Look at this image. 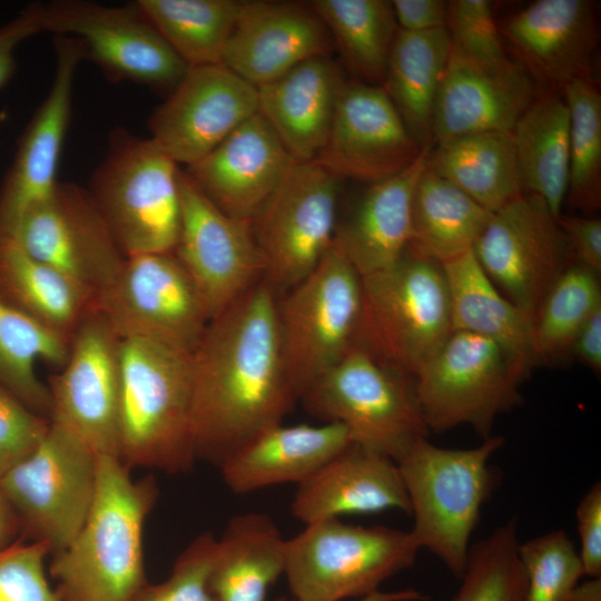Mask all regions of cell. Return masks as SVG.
<instances>
[{"label": "cell", "mask_w": 601, "mask_h": 601, "mask_svg": "<svg viewBox=\"0 0 601 601\" xmlns=\"http://www.w3.org/2000/svg\"><path fill=\"white\" fill-rule=\"evenodd\" d=\"M351 444L347 428L339 423H282L248 442L219 471L236 494L285 483L298 485Z\"/></svg>", "instance_id": "28"}, {"label": "cell", "mask_w": 601, "mask_h": 601, "mask_svg": "<svg viewBox=\"0 0 601 601\" xmlns=\"http://www.w3.org/2000/svg\"><path fill=\"white\" fill-rule=\"evenodd\" d=\"M179 194L180 226L173 254L210 321L263 280L264 263L252 221L220 210L183 169Z\"/></svg>", "instance_id": "16"}, {"label": "cell", "mask_w": 601, "mask_h": 601, "mask_svg": "<svg viewBox=\"0 0 601 601\" xmlns=\"http://www.w3.org/2000/svg\"><path fill=\"white\" fill-rule=\"evenodd\" d=\"M433 146L400 174L368 185L334 240L361 277L395 264L411 236L412 200Z\"/></svg>", "instance_id": "29"}, {"label": "cell", "mask_w": 601, "mask_h": 601, "mask_svg": "<svg viewBox=\"0 0 601 601\" xmlns=\"http://www.w3.org/2000/svg\"><path fill=\"white\" fill-rule=\"evenodd\" d=\"M118 457L128 469L177 474L193 467L189 355L148 339H121Z\"/></svg>", "instance_id": "3"}, {"label": "cell", "mask_w": 601, "mask_h": 601, "mask_svg": "<svg viewBox=\"0 0 601 601\" xmlns=\"http://www.w3.org/2000/svg\"><path fill=\"white\" fill-rule=\"evenodd\" d=\"M472 252L496 288L532 323L571 263L556 218L540 196L526 191L493 213Z\"/></svg>", "instance_id": "15"}, {"label": "cell", "mask_w": 601, "mask_h": 601, "mask_svg": "<svg viewBox=\"0 0 601 601\" xmlns=\"http://www.w3.org/2000/svg\"><path fill=\"white\" fill-rule=\"evenodd\" d=\"M420 550L411 531L328 519L286 540L284 575L298 601L358 599L411 568Z\"/></svg>", "instance_id": "7"}, {"label": "cell", "mask_w": 601, "mask_h": 601, "mask_svg": "<svg viewBox=\"0 0 601 601\" xmlns=\"http://www.w3.org/2000/svg\"><path fill=\"white\" fill-rule=\"evenodd\" d=\"M43 543L19 539L0 550V601H59L45 571Z\"/></svg>", "instance_id": "46"}, {"label": "cell", "mask_w": 601, "mask_h": 601, "mask_svg": "<svg viewBox=\"0 0 601 601\" xmlns=\"http://www.w3.org/2000/svg\"><path fill=\"white\" fill-rule=\"evenodd\" d=\"M539 93L519 63L491 69L452 48L435 99L432 145L470 134L511 132Z\"/></svg>", "instance_id": "25"}, {"label": "cell", "mask_w": 601, "mask_h": 601, "mask_svg": "<svg viewBox=\"0 0 601 601\" xmlns=\"http://www.w3.org/2000/svg\"><path fill=\"white\" fill-rule=\"evenodd\" d=\"M188 67L221 63L242 1L137 0L135 2Z\"/></svg>", "instance_id": "39"}, {"label": "cell", "mask_w": 601, "mask_h": 601, "mask_svg": "<svg viewBox=\"0 0 601 601\" xmlns=\"http://www.w3.org/2000/svg\"><path fill=\"white\" fill-rule=\"evenodd\" d=\"M0 297L70 342L95 308V295L32 257L12 237L0 238Z\"/></svg>", "instance_id": "32"}, {"label": "cell", "mask_w": 601, "mask_h": 601, "mask_svg": "<svg viewBox=\"0 0 601 601\" xmlns=\"http://www.w3.org/2000/svg\"><path fill=\"white\" fill-rule=\"evenodd\" d=\"M492 215L426 165L413 194L407 248L443 264L472 250Z\"/></svg>", "instance_id": "36"}, {"label": "cell", "mask_w": 601, "mask_h": 601, "mask_svg": "<svg viewBox=\"0 0 601 601\" xmlns=\"http://www.w3.org/2000/svg\"><path fill=\"white\" fill-rule=\"evenodd\" d=\"M564 235L570 262L601 274V219L561 214L556 219Z\"/></svg>", "instance_id": "49"}, {"label": "cell", "mask_w": 601, "mask_h": 601, "mask_svg": "<svg viewBox=\"0 0 601 601\" xmlns=\"http://www.w3.org/2000/svg\"><path fill=\"white\" fill-rule=\"evenodd\" d=\"M69 345L0 297V385L47 418L52 410L51 396L36 373V362L42 359L61 368Z\"/></svg>", "instance_id": "38"}, {"label": "cell", "mask_w": 601, "mask_h": 601, "mask_svg": "<svg viewBox=\"0 0 601 601\" xmlns=\"http://www.w3.org/2000/svg\"><path fill=\"white\" fill-rule=\"evenodd\" d=\"M20 539L18 519L8 500L0 490V550Z\"/></svg>", "instance_id": "53"}, {"label": "cell", "mask_w": 601, "mask_h": 601, "mask_svg": "<svg viewBox=\"0 0 601 601\" xmlns=\"http://www.w3.org/2000/svg\"><path fill=\"white\" fill-rule=\"evenodd\" d=\"M217 539L197 535L178 555L171 573L160 583L146 582L131 601H216L208 578Z\"/></svg>", "instance_id": "45"}, {"label": "cell", "mask_w": 601, "mask_h": 601, "mask_svg": "<svg viewBox=\"0 0 601 601\" xmlns=\"http://www.w3.org/2000/svg\"><path fill=\"white\" fill-rule=\"evenodd\" d=\"M446 28L408 32L398 29L381 85L415 141L432 145L437 91L451 55Z\"/></svg>", "instance_id": "33"}, {"label": "cell", "mask_w": 601, "mask_h": 601, "mask_svg": "<svg viewBox=\"0 0 601 601\" xmlns=\"http://www.w3.org/2000/svg\"><path fill=\"white\" fill-rule=\"evenodd\" d=\"M523 189L558 219L569 179L570 116L562 92H540L511 131Z\"/></svg>", "instance_id": "34"}, {"label": "cell", "mask_w": 601, "mask_h": 601, "mask_svg": "<svg viewBox=\"0 0 601 601\" xmlns=\"http://www.w3.org/2000/svg\"><path fill=\"white\" fill-rule=\"evenodd\" d=\"M502 444V436H490L457 450L422 439L396 462L414 518L413 538L455 575L464 571L472 533L493 489L489 461Z\"/></svg>", "instance_id": "5"}, {"label": "cell", "mask_w": 601, "mask_h": 601, "mask_svg": "<svg viewBox=\"0 0 601 601\" xmlns=\"http://www.w3.org/2000/svg\"><path fill=\"white\" fill-rule=\"evenodd\" d=\"M300 401L312 415L345 426L354 444L395 462L430 432L412 378L356 345Z\"/></svg>", "instance_id": "9"}, {"label": "cell", "mask_w": 601, "mask_h": 601, "mask_svg": "<svg viewBox=\"0 0 601 601\" xmlns=\"http://www.w3.org/2000/svg\"><path fill=\"white\" fill-rule=\"evenodd\" d=\"M120 345L95 307L72 335L60 372L49 378V418L75 432L97 455L118 457Z\"/></svg>", "instance_id": "18"}, {"label": "cell", "mask_w": 601, "mask_h": 601, "mask_svg": "<svg viewBox=\"0 0 601 601\" xmlns=\"http://www.w3.org/2000/svg\"><path fill=\"white\" fill-rule=\"evenodd\" d=\"M9 237L95 297L126 259L88 190L75 183L58 180Z\"/></svg>", "instance_id": "17"}, {"label": "cell", "mask_w": 601, "mask_h": 601, "mask_svg": "<svg viewBox=\"0 0 601 601\" xmlns=\"http://www.w3.org/2000/svg\"><path fill=\"white\" fill-rule=\"evenodd\" d=\"M427 168L492 213L524 193L511 132L470 134L436 144Z\"/></svg>", "instance_id": "35"}, {"label": "cell", "mask_w": 601, "mask_h": 601, "mask_svg": "<svg viewBox=\"0 0 601 601\" xmlns=\"http://www.w3.org/2000/svg\"><path fill=\"white\" fill-rule=\"evenodd\" d=\"M391 509L410 513L396 462L354 443L299 483L290 504L292 515L305 525Z\"/></svg>", "instance_id": "26"}, {"label": "cell", "mask_w": 601, "mask_h": 601, "mask_svg": "<svg viewBox=\"0 0 601 601\" xmlns=\"http://www.w3.org/2000/svg\"><path fill=\"white\" fill-rule=\"evenodd\" d=\"M41 3H30L12 20L0 27V89L16 70V50L26 39L42 32Z\"/></svg>", "instance_id": "50"}, {"label": "cell", "mask_w": 601, "mask_h": 601, "mask_svg": "<svg viewBox=\"0 0 601 601\" xmlns=\"http://www.w3.org/2000/svg\"><path fill=\"white\" fill-rule=\"evenodd\" d=\"M293 162L258 111L185 171L220 210L252 221Z\"/></svg>", "instance_id": "24"}, {"label": "cell", "mask_w": 601, "mask_h": 601, "mask_svg": "<svg viewBox=\"0 0 601 601\" xmlns=\"http://www.w3.org/2000/svg\"><path fill=\"white\" fill-rule=\"evenodd\" d=\"M98 455L70 428L49 418L38 446L0 476V490L20 526V539L65 550L93 501Z\"/></svg>", "instance_id": "10"}, {"label": "cell", "mask_w": 601, "mask_h": 601, "mask_svg": "<svg viewBox=\"0 0 601 601\" xmlns=\"http://www.w3.org/2000/svg\"><path fill=\"white\" fill-rule=\"evenodd\" d=\"M48 427L49 418L0 385V476L38 446Z\"/></svg>", "instance_id": "47"}, {"label": "cell", "mask_w": 601, "mask_h": 601, "mask_svg": "<svg viewBox=\"0 0 601 601\" xmlns=\"http://www.w3.org/2000/svg\"><path fill=\"white\" fill-rule=\"evenodd\" d=\"M528 372L495 342L453 331L412 378L428 431L471 426L489 439L496 416L516 406Z\"/></svg>", "instance_id": "11"}, {"label": "cell", "mask_w": 601, "mask_h": 601, "mask_svg": "<svg viewBox=\"0 0 601 601\" xmlns=\"http://www.w3.org/2000/svg\"><path fill=\"white\" fill-rule=\"evenodd\" d=\"M344 81L329 56H317L257 88L258 111L294 161L322 152Z\"/></svg>", "instance_id": "27"}, {"label": "cell", "mask_w": 601, "mask_h": 601, "mask_svg": "<svg viewBox=\"0 0 601 601\" xmlns=\"http://www.w3.org/2000/svg\"><path fill=\"white\" fill-rule=\"evenodd\" d=\"M158 499L152 476L134 480L116 456L98 455L88 516L72 542L52 555L59 601H131L147 582L145 522Z\"/></svg>", "instance_id": "2"}, {"label": "cell", "mask_w": 601, "mask_h": 601, "mask_svg": "<svg viewBox=\"0 0 601 601\" xmlns=\"http://www.w3.org/2000/svg\"><path fill=\"white\" fill-rule=\"evenodd\" d=\"M309 4L356 80L381 86L398 31L392 2L313 0Z\"/></svg>", "instance_id": "37"}, {"label": "cell", "mask_w": 601, "mask_h": 601, "mask_svg": "<svg viewBox=\"0 0 601 601\" xmlns=\"http://www.w3.org/2000/svg\"><path fill=\"white\" fill-rule=\"evenodd\" d=\"M362 277L334 240L318 265L277 296L284 365L297 397L356 343Z\"/></svg>", "instance_id": "8"}, {"label": "cell", "mask_w": 601, "mask_h": 601, "mask_svg": "<svg viewBox=\"0 0 601 601\" xmlns=\"http://www.w3.org/2000/svg\"><path fill=\"white\" fill-rule=\"evenodd\" d=\"M570 116L569 205L592 216L601 205V93L594 80H575L562 91Z\"/></svg>", "instance_id": "41"}, {"label": "cell", "mask_w": 601, "mask_h": 601, "mask_svg": "<svg viewBox=\"0 0 601 601\" xmlns=\"http://www.w3.org/2000/svg\"><path fill=\"white\" fill-rule=\"evenodd\" d=\"M519 548L515 519L471 545L453 601H523L525 573Z\"/></svg>", "instance_id": "42"}, {"label": "cell", "mask_w": 601, "mask_h": 601, "mask_svg": "<svg viewBox=\"0 0 601 601\" xmlns=\"http://www.w3.org/2000/svg\"><path fill=\"white\" fill-rule=\"evenodd\" d=\"M55 72L50 89L26 127L0 187V238L9 237L23 215L46 199L58 180L59 159L72 106V89L82 45L55 36Z\"/></svg>", "instance_id": "22"}, {"label": "cell", "mask_w": 601, "mask_h": 601, "mask_svg": "<svg viewBox=\"0 0 601 601\" xmlns=\"http://www.w3.org/2000/svg\"><path fill=\"white\" fill-rule=\"evenodd\" d=\"M277 294L256 284L209 321L189 355L196 461L218 469L297 401L285 370Z\"/></svg>", "instance_id": "1"}, {"label": "cell", "mask_w": 601, "mask_h": 601, "mask_svg": "<svg viewBox=\"0 0 601 601\" xmlns=\"http://www.w3.org/2000/svg\"><path fill=\"white\" fill-rule=\"evenodd\" d=\"M41 23L43 31L79 40L85 59L112 82L170 92L189 68L136 3L53 0L41 3Z\"/></svg>", "instance_id": "14"}, {"label": "cell", "mask_w": 601, "mask_h": 601, "mask_svg": "<svg viewBox=\"0 0 601 601\" xmlns=\"http://www.w3.org/2000/svg\"><path fill=\"white\" fill-rule=\"evenodd\" d=\"M453 333L440 263L406 249L391 267L362 277L355 345L413 378Z\"/></svg>", "instance_id": "4"}, {"label": "cell", "mask_w": 601, "mask_h": 601, "mask_svg": "<svg viewBox=\"0 0 601 601\" xmlns=\"http://www.w3.org/2000/svg\"><path fill=\"white\" fill-rule=\"evenodd\" d=\"M423 148L381 86L345 80L316 161L339 179L371 185L410 167Z\"/></svg>", "instance_id": "20"}, {"label": "cell", "mask_w": 601, "mask_h": 601, "mask_svg": "<svg viewBox=\"0 0 601 601\" xmlns=\"http://www.w3.org/2000/svg\"><path fill=\"white\" fill-rule=\"evenodd\" d=\"M446 29L452 48L472 61L496 70L518 65L504 46L490 1H447Z\"/></svg>", "instance_id": "44"}, {"label": "cell", "mask_w": 601, "mask_h": 601, "mask_svg": "<svg viewBox=\"0 0 601 601\" xmlns=\"http://www.w3.org/2000/svg\"><path fill=\"white\" fill-rule=\"evenodd\" d=\"M584 366L595 374L601 372V305L598 306L578 332L571 349Z\"/></svg>", "instance_id": "52"}, {"label": "cell", "mask_w": 601, "mask_h": 601, "mask_svg": "<svg viewBox=\"0 0 601 601\" xmlns=\"http://www.w3.org/2000/svg\"><path fill=\"white\" fill-rule=\"evenodd\" d=\"M258 112V90L223 63L189 67L150 115L149 138L189 167Z\"/></svg>", "instance_id": "19"}, {"label": "cell", "mask_w": 601, "mask_h": 601, "mask_svg": "<svg viewBox=\"0 0 601 601\" xmlns=\"http://www.w3.org/2000/svg\"><path fill=\"white\" fill-rule=\"evenodd\" d=\"M441 265L450 293L453 331L495 342L529 373L538 364L532 321L496 288L472 250Z\"/></svg>", "instance_id": "31"}, {"label": "cell", "mask_w": 601, "mask_h": 601, "mask_svg": "<svg viewBox=\"0 0 601 601\" xmlns=\"http://www.w3.org/2000/svg\"><path fill=\"white\" fill-rule=\"evenodd\" d=\"M392 7L398 29L423 32L446 28L447 1L393 0Z\"/></svg>", "instance_id": "51"}, {"label": "cell", "mask_w": 601, "mask_h": 601, "mask_svg": "<svg viewBox=\"0 0 601 601\" xmlns=\"http://www.w3.org/2000/svg\"><path fill=\"white\" fill-rule=\"evenodd\" d=\"M525 573L523 601H566L583 575L579 552L563 530L520 543Z\"/></svg>", "instance_id": "43"}, {"label": "cell", "mask_w": 601, "mask_h": 601, "mask_svg": "<svg viewBox=\"0 0 601 601\" xmlns=\"http://www.w3.org/2000/svg\"><path fill=\"white\" fill-rule=\"evenodd\" d=\"M332 48L309 2L242 1L221 63L258 88L307 59L329 56Z\"/></svg>", "instance_id": "23"}, {"label": "cell", "mask_w": 601, "mask_h": 601, "mask_svg": "<svg viewBox=\"0 0 601 601\" xmlns=\"http://www.w3.org/2000/svg\"><path fill=\"white\" fill-rule=\"evenodd\" d=\"M96 309L120 339L142 338L190 355L209 317L173 253L126 257L95 299Z\"/></svg>", "instance_id": "13"}, {"label": "cell", "mask_w": 601, "mask_h": 601, "mask_svg": "<svg viewBox=\"0 0 601 601\" xmlns=\"http://www.w3.org/2000/svg\"><path fill=\"white\" fill-rule=\"evenodd\" d=\"M577 524L580 535L583 575L601 577V485L593 484L582 496L577 508Z\"/></svg>", "instance_id": "48"}, {"label": "cell", "mask_w": 601, "mask_h": 601, "mask_svg": "<svg viewBox=\"0 0 601 601\" xmlns=\"http://www.w3.org/2000/svg\"><path fill=\"white\" fill-rule=\"evenodd\" d=\"M180 166L149 137L114 128L87 188L126 257L173 253L180 226Z\"/></svg>", "instance_id": "6"}, {"label": "cell", "mask_w": 601, "mask_h": 601, "mask_svg": "<svg viewBox=\"0 0 601 601\" xmlns=\"http://www.w3.org/2000/svg\"><path fill=\"white\" fill-rule=\"evenodd\" d=\"M499 28L508 52L540 92H562L575 80H593L599 42L595 2L538 0Z\"/></svg>", "instance_id": "21"}, {"label": "cell", "mask_w": 601, "mask_h": 601, "mask_svg": "<svg viewBox=\"0 0 601 601\" xmlns=\"http://www.w3.org/2000/svg\"><path fill=\"white\" fill-rule=\"evenodd\" d=\"M425 595L420 591L414 589H404L398 591H381L377 590L367 595L361 597L355 601H421L424 600ZM279 601H298L296 599L292 600H279Z\"/></svg>", "instance_id": "54"}, {"label": "cell", "mask_w": 601, "mask_h": 601, "mask_svg": "<svg viewBox=\"0 0 601 601\" xmlns=\"http://www.w3.org/2000/svg\"><path fill=\"white\" fill-rule=\"evenodd\" d=\"M286 539L265 513L233 516L217 539L209 572L216 601H266L285 571Z\"/></svg>", "instance_id": "30"}, {"label": "cell", "mask_w": 601, "mask_h": 601, "mask_svg": "<svg viewBox=\"0 0 601 601\" xmlns=\"http://www.w3.org/2000/svg\"><path fill=\"white\" fill-rule=\"evenodd\" d=\"M342 179L318 161H294L253 218L263 280L282 295L309 274L332 246Z\"/></svg>", "instance_id": "12"}, {"label": "cell", "mask_w": 601, "mask_h": 601, "mask_svg": "<svg viewBox=\"0 0 601 601\" xmlns=\"http://www.w3.org/2000/svg\"><path fill=\"white\" fill-rule=\"evenodd\" d=\"M601 305L599 276L570 263L546 293L532 324L536 363H559L570 358L573 341Z\"/></svg>", "instance_id": "40"}, {"label": "cell", "mask_w": 601, "mask_h": 601, "mask_svg": "<svg viewBox=\"0 0 601 601\" xmlns=\"http://www.w3.org/2000/svg\"><path fill=\"white\" fill-rule=\"evenodd\" d=\"M566 601H601V577L579 582Z\"/></svg>", "instance_id": "55"}]
</instances>
